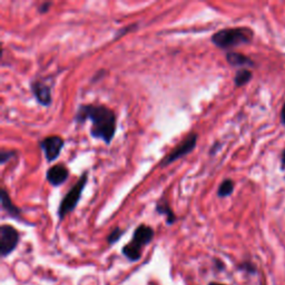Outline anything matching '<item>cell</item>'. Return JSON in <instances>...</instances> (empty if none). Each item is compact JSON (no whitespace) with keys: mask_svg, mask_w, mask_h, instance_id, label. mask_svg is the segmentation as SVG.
<instances>
[{"mask_svg":"<svg viewBox=\"0 0 285 285\" xmlns=\"http://www.w3.org/2000/svg\"><path fill=\"white\" fill-rule=\"evenodd\" d=\"M77 124L92 122L89 134L93 138L101 139L106 145H110L116 134L117 117L113 109L104 105L82 104L77 108L75 118Z\"/></svg>","mask_w":285,"mask_h":285,"instance_id":"obj_1","label":"cell"},{"mask_svg":"<svg viewBox=\"0 0 285 285\" xmlns=\"http://www.w3.org/2000/svg\"><path fill=\"white\" fill-rule=\"evenodd\" d=\"M253 36V31L246 27L225 28L213 34L210 40L217 48L230 49L252 43Z\"/></svg>","mask_w":285,"mask_h":285,"instance_id":"obj_2","label":"cell"},{"mask_svg":"<svg viewBox=\"0 0 285 285\" xmlns=\"http://www.w3.org/2000/svg\"><path fill=\"white\" fill-rule=\"evenodd\" d=\"M87 181H88V172L86 171L82 173L79 179H78L77 183L69 189L68 193L66 194L65 197L61 200L58 207V212H57L60 221H63L69 213H72L73 210L76 208V206L79 203L81 194L84 192Z\"/></svg>","mask_w":285,"mask_h":285,"instance_id":"obj_3","label":"cell"},{"mask_svg":"<svg viewBox=\"0 0 285 285\" xmlns=\"http://www.w3.org/2000/svg\"><path fill=\"white\" fill-rule=\"evenodd\" d=\"M198 140V134L197 133H191L186 138H185L183 142H181L179 145H177L174 150H173L169 154L164 157L159 163V167H166L168 165L173 164L176 160H179L180 158L184 157L187 154H189L194 148L196 147Z\"/></svg>","mask_w":285,"mask_h":285,"instance_id":"obj_4","label":"cell"},{"mask_svg":"<svg viewBox=\"0 0 285 285\" xmlns=\"http://www.w3.org/2000/svg\"><path fill=\"white\" fill-rule=\"evenodd\" d=\"M20 235L14 226L3 224L0 226V254L7 258L18 246Z\"/></svg>","mask_w":285,"mask_h":285,"instance_id":"obj_5","label":"cell"},{"mask_svg":"<svg viewBox=\"0 0 285 285\" xmlns=\"http://www.w3.org/2000/svg\"><path fill=\"white\" fill-rule=\"evenodd\" d=\"M65 145V140L58 135L48 136L40 140L39 146L44 152L45 158L48 163H52L60 156L61 150Z\"/></svg>","mask_w":285,"mask_h":285,"instance_id":"obj_6","label":"cell"},{"mask_svg":"<svg viewBox=\"0 0 285 285\" xmlns=\"http://www.w3.org/2000/svg\"><path fill=\"white\" fill-rule=\"evenodd\" d=\"M30 90L35 99L39 105L49 107L52 103V89L47 84L41 80H32L30 84Z\"/></svg>","mask_w":285,"mask_h":285,"instance_id":"obj_7","label":"cell"},{"mask_svg":"<svg viewBox=\"0 0 285 285\" xmlns=\"http://www.w3.org/2000/svg\"><path fill=\"white\" fill-rule=\"evenodd\" d=\"M69 176V171L65 165L57 164L49 167L46 172V180L53 187H58L67 181Z\"/></svg>","mask_w":285,"mask_h":285,"instance_id":"obj_8","label":"cell"},{"mask_svg":"<svg viewBox=\"0 0 285 285\" xmlns=\"http://www.w3.org/2000/svg\"><path fill=\"white\" fill-rule=\"evenodd\" d=\"M154 234H155L154 230H153L151 226L142 224L135 230V232L133 234V238H131L130 243L134 246L137 247V249L142 250V247L148 245L153 241V238H154Z\"/></svg>","mask_w":285,"mask_h":285,"instance_id":"obj_9","label":"cell"},{"mask_svg":"<svg viewBox=\"0 0 285 285\" xmlns=\"http://www.w3.org/2000/svg\"><path fill=\"white\" fill-rule=\"evenodd\" d=\"M0 197H1V207L8 214V215L12 218H15V220L23 221V210L14 204V202L11 201L9 194H8L7 189L5 187L1 188Z\"/></svg>","mask_w":285,"mask_h":285,"instance_id":"obj_10","label":"cell"},{"mask_svg":"<svg viewBox=\"0 0 285 285\" xmlns=\"http://www.w3.org/2000/svg\"><path fill=\"white\" fill-rule=\"evenodd\" d=\"M226 60L231 66H235V67H253L255 65L254 61L247 56L234 52L226 53Z\"/></svg>","mask_w":285,"mask_h":285,"instance_id":"obj_11","label":"cell"},{"mask_svg":"<svg viewBox=\"0 0 285 285\" xmlns=\"http://www.w3.org/2000/svg\"><path fill=\"white\" fill-rule=\"evenodd\" d=\"M155 210L159 214V215H164L166 217V223L168 225L174 224V222L176 221V215L166 198H162V200H159L157 203H156Z\"/></svg>","mask_w":285,"mask_h":285,"instance_id":"obj_12","label":"cell"},{"mask_svg":"<svg viewBox=\"0 0 285 285\" xmlns=\"http://www.w3.org/2000/svg\"><path fill=\"white\" fill-rule=\"evenodd\" d=\"M122 253L128 261L130 262H137L138 259L142 258V250L137 249V247L134 246L130 242L123 247Z\"/></svg>","mask_w":285,"mask_h":285,"instance_id":"obj_13","label":"cell"},{"mask_svg":"<svg viewBox=\"0 0 285 285\" xmlns=\"http://www.w3.org/2000/svg\"><path fill=\"white\" fill-rule=\"evenodd\" d=\"M252 77H253V74H252L251 70L246 68L239 69L237 70L236 74H235L234 84L236 87H242V86H245L246 84H249L250 80L252 79Z\"/></svg>","mask_w":285,"mask_h":285,"instance_id":"obj_14","label":"cell"},{"mask_svg":"<svg viewBox=\"0 0 285 285\" xmlns=\"http://www.w3.org/2000/svg\"><path fill=\"white\" fill-rule=\"evenodd\" d=\"M234 192V181L232 180L223 181L217 189V196L221 198L229 197Z\"/></svg>","mask_w":285,"mask_h":285,"instance_id":"obj_15","label":"cell"},{"mask_svg":"<svg viewBox=\"0 0 285 285\" xmlns=\"http://www.w3.org/2000/svg\"><path fill=\"white\" fill-rule=\"evenodd\" d=\"M124 233H125V231L119 229V227H116V229H114L113 231H111L108 236H107V243H108L109 245L115 244V243L118 242L119 239L122 238Z\"/></svg>","mask_w":285,"mask_h":285,"instance_id":"obj_16","label":"cell"},{"mask_svg":"<svg viewBox=\"0 0 285 285\" xmlns=\"http://www.w3.org/2000/svg\"><path fill=\"white\" fill-rule=\"evenodd\" d=\"M17 156V152L16 151H5L2 150L0 153V164L5 165L7 162H9L11 158Z\"/></svg>","mask_w":285,"mask_h":285,"instance_id":"obj_17","label":"cell"},{"mask_svg":"<svg viewBox=\"0 0 285 285\" xmlns=\"http://www.w3.org/2000/svg\"><path fill=\"white\" fill-rule=\"evenodd\" d=\"M52 6V2L46 1V2H41L38 7V12L39 14H46L48 10L51 9V7Z\"/></svg>","mask_w":285,"mask_h":285,"instance_id":"obj_18","label":"cell"},{"mask_svg":"<svg viewBox=\"0 0 285 285\" xmlns=\"http://www.w3.org/2000/svg\"><path fill=\"white\" fill-rule=\"evenodd\" d=\"M135 27H136V25H130V26H128V27H126V28H123V29H121V30H119V31L117 32V38H118V37H122V36H124L125 34H127L128 31L131 30V29H133V28H135Z\"/></svg>","mask_w":285,"mask_h":285,"instance_id":"obj_19","label":"cell"},{"mask_svg":"<svg viewBox=\"0 0 285 285\" xmlns=\"http://www.w3.org/2000/svg\"><path fill=\"white\" fill-rule=\"evenodd\" d=\"M281 122H282L283 125H285V104L282 107V110H281Z\"/></svg>","mask_w":285,"mask_h":285,"instance_id":"obj_20","label":"cell"},{"mask_svg":"<svg viewBox=\"0 0 285 285\" xmlns=\"http://www.w3.org/2000/svg\"><path fill=\"white\" fill-rule=\"evenodd\" d=\"M281 164H282V169H285V150L282 153V158H281Z\"/></svg>","mask_w":285,"mask_h":285,"instance_id":"obj_21","label":"cell"},{"mask_svg":"<svg viewBox=\"0 0 285 285\" xmlns=\"http://www.w3.org/2000/svg\"><path fill=\"white\" fill-rule=\"evenodd\" d=\"M208 285H225V284H221V283H214V282H213V283H209Z\"/></svg>","mask_w":285,"mask_h":285,"instance_id":"obj_22","label":"cell"}]
</instances>
